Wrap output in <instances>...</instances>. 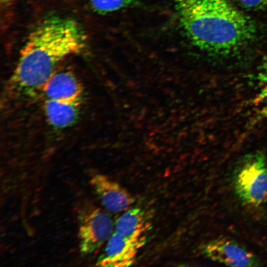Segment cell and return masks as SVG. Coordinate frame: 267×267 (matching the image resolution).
<instances>
[{"label": "cell", "instance_id": "cell-1", "mask_svg": "<svg viewBox=\"0 0 267 267\" xmlns=\"http://www.w3.org/2000/svg\"><path fill=\"white\" fill-rule=\"evenodd\" d=\"M86 36L75 20L56 15L43 18L29 33L7 84L11 97L42 91L65 57L83 50Z\"/></svg>", "mask_w": 267, "mask_h": 267}, {"label": "cell", "instance_id": "cell-2", "mask_svg": "<svg viewBox=\"0 0 267 267\" xmlns=\"http://www.w3.org/2000/svg\"><path fill=\"white\" fill-rule=\"evenodd\" d=\"M179 23L200 49L213 55L237 53L252 42L253 21L227 0H174Z\"/></svg>", "mask_w": 267, "mask_h": 267}, {"label": "cell", "instance_id": "cell-3", "mask_svg": "<svg viewBox=\"0 0 267 267\" xmlns=\"http://www.w3.org/2000/svg\"><path fill=\"white\" fill-rule=\"evenodd\" d=\"M236 195L245 205L260 206L267 201V159L261 152H254L241 158L232 176Z\"/></svg>", "mask_w": 267, "mask_h": 267}, {"label": "cell", "instance_id": "cell-4", "mask_svg": "<svg viewBox=\"0 0 267 267\" xmlns=\"http://www.w3.org/2000/svg\"><path fill=\"white\" fill-rule=\"evenodd\" d=\"M80 251L90 254L97 251L113 234V222L109 215L90 203L77 212Z\"/></svg>", "mask_w": 267, "mask_h": 267}, {"label": "cell", "instance_id": "cell-5", "mask_svg": "<svg viewBox=\"0 0 267 267\" xmlns=\"http://www.w3.org/2000/svg\"><path fill=\"white\" fill-rule=\"evenodd\" d=\"M204 255L210 260L230 267H260L258 257L236 241L221 238L212 240L202 248Z\"/></svg>", "mask_w": 267, "mask_h": 267}, {"label": "cell", "instance_id": "cell-6", "mask_svg": "<svg viewBox=\"0 0 267 267\" xmlns=\"http://www.w3.org/2000/svg\"><path fill=\"white\" fill-rule=\"evenodd\" d=\"M146 242L145 236L131 237L113 233L107 240L103 254L96 266L107 267H124L133 264L139 250Z\"/></svg>", "mask_w": 267, "mask_h": 267}, {"label": "cell", "instance_id": "cell-7", "mask_svg": "<svg viewBox=\"0 0 267 267\" xmlns=\"http://www.w3.org/2000/svg\"><path fill=\"white\" fill-rule=\"evenodd\" d=\"M90 183L103 207L110 212L125 211L134 202V198L126 189L107 176L93 175Z\"/></svg>", "mask_w": 267, "mask_h": 267}, {"label": "cell", "instance_id": "cell-8", "mask_svg": "<svg viewBox=\"0 0 267 267\" xmlns=\"http://www.w3.org/2000/svg\"><path fill=\"white\" fill-rule=\"evenodd\" d=\"M46 99L79 100L82 87L77 78L70 71L55 72L44 86L42 91Z\"/></svg>", "mask_w": 267, "mask_h": 267}, {"label": "cell", "instance_id": "cell-9", "mask_svg": "<svg viewBox=\"0 0 267 267\" xmlns=\"http://www.w3.org/2000/svg\"><path fill=\"white\" fill-rule=\"evenodd\" d=\"M80 101L46 99L44 112L47 121L57 128L71 126L78 116Z\"/></svg>", "mask_w": 267, "mask_h": 267}, {"label": "cell", "instance_id": "cell-10", "mask_svg": "<svg viewBox=\"0 0 267 267\" xmlns=\"http://www.w3.org/2000/svg\"><path fill=\"white\" fill-rule=\"evenodd\" d=\"M150 225L146 212L140 208H129L116 221L115 231L127 237L143 236Z\"/></svg>", "mask_w": 267, "mask_h": 267}, {"label": "cell", "instance_id": "cell-11", "mask_svg": "<svg viewBox=\"0 0 267 267\" xmlns=\"http://www.w3.org/2000/svg\"><path fill=\"white\" fill-rule=\"evenodd\" d=\"M257 91L253 104L257 119L267 117V56L261 62L256 75Z\"/></svg>", "mask_w": 267, "mask_h": 267}, {"label": "cell", "instance_id": "cell-12", "mask_svg": "<svg viewBox=\"0 0 267 267\" xmlns=\"http://www.w3.org/2000/svg\"><path fill=\"white\" fill-rule=\"evenodd\" d=\"M91 9L98 14H107L127 8H143L139 0H87Z\"/></svg>", "mask_w": 267, "mask_h": 267}, {"label": "cell", "instance_id": "cell-13", "mask_svg": "<svg viewBox=\"0 0 267 267\" xmlns=\"http://www.w3.org/2000/svg\"><path fill=\"white\" fill-rule=\"evenodd\" d=\"M244 8L253 10H265L267 9V0H234Z\"/></svg>", "mask_w": 267, "mask_h": 267}, {"label": "cell", "instance_id": "cell-14", "mask_svg": "<svg viewBox=\"0 0 267 267\" xmlns=\"http://www.w3.org/2000/svg\"><path fill=\"white\" fill-rule=\"evenodd\" d=\"M16 0H0V2L1 3H3V4H8L9 3H11L13 1H15Z\"/></svg>", "mask_w": 267, "mask_h": 267}]
</instances>
